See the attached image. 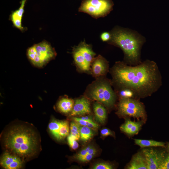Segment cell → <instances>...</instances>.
I'll return each mask as SVG.
<instances>
[{"label":"cell","mask_w":169,"mask_h":169,"mask_svg":"<svg viewBox=\"0 0 169 169\" xmlns=\"http://www.w3.org/2000/svg\"><path fill=\"white\" fill-rule=\"evenodd\" d=\"M111 83L125 95L131 93L137 99L149 96L162 84L161 73L156 63L146 59L136 65L116 62L111 69Z\"/></svg>","instance_id":"cell-1"},{"label":"cell","mask_w":169,"mask_h":169,"mask_svg":"<svg viewBox=\"0 0 169 169\" xmlns=\"http://www.w3.org/2000/svg\"><path fill=\"white\" fill-rule=\"evenodd\" d=\"M3 141L8 151L25 158L36 154L40 144L36 132L32 127L23 124L14 125L9 128L4 135Z\"/></svg>","instance_id":"cell-2"},{"label":"cell","mask_w":169,"mask_h":169,"mask_svg":"<svg viewBox=\"0 0 169 169\" xmlns=\"http://www.w3.org/2000/svg\"><path fill=\"white\" fill-rule=\"evenodd\" d=\"M110 44L120 48L124 54L125 62L130 65L140 63L141 47L145 38L137 32L119 27H115L110 32Z\"/></svg>","instance_id":"cell-3"},{"label":"cell","mask_w":169,"mask_h":169,"mask_svg":"<svg viewBox=\"0 0 169 169\" xmlns=\"http://www.w3.org/2000/svg\"><path fill=\"white\" fill-rule=\"evenodd\" d=\"M112 83L106 80H97L89 87L87 93L92 99L101 103L109 108L112 107L116 95L112 87Z\"/></svg>","instance_id":"cell-4"},{"label":"cell","mask_w":169,"mask_h":169,"mask_svg":"<svg viewBox=\"0 0 169 169\" xmlns=\"http://www.w3.org/2000/svg\"><path fill=\"white\" fill-rule=\"evenodd\" d=\"M56 53L48 43L43 41L29 48L27 51V56L35 66L42 67L54 58Z\"/></svg>","instance_id":"cell-5"},{"label":"cell","mask_w":169,"mask_h":169,"mask_svg":"<svg viewBox=\"0 0 169 169\" xmlns=\"http://www.w3.org/2000/svg\"><path fill=\"white\" fill-rule=\"evenodd\" d=\"M114 5L112 0H83L79 11L97 18L107 16L112 10Z\"/></svg>","instance_id":"cell-6"},{"label":"cell","mask_w":169,"mask_h":169,"mask_svg":"<svg viewBox=\"0 0 169 169\" xmlns=\"http://www.w3.org/2000/svg\"><path fill=\"white\" fill-rule=\"evenodd\" d=\"M118 113L137 119L145 118L146 114L144 105L138 99L130 97H122L118 104Z\"/></svg>","instance_id":"cell-7"},{"label":"cell","mask_w":169,"mask_h":169,"mask_svg":"<svg viewBox=\"0 0 169 169\" xmlns=\"http://www.w3.org/2000/svg\"><path fill=\"white\" fill-rule=\"evenodd\" d=\"M142 152L148 169H158L167 153L165 151H159L152 148L144 149Z\"/></svg>","instance_id":"cell-8"},{"label":"cell","mask_w":169,"mask_h":169,"mask_svg":"<svg viewBox=\"0 0 169 169\" xmlns=\"http://www.w3.org/2000/svg\"><path fill=\"white\" fill-rule=\"evenodd\" d=\"M1 166L6 169H18L22 166L21 159L16 155L5 152L2 156L0 159Z\"/></svg>","instance_id":"cell-9"},{"label":"cell","mask_w":169,"mask_h":169,"mask_svg":"<svg viewBox=\"0 0 169 169\" xmlns=\"http://www.w3.org/2000/svg\"><path fill=\"white\" fill-rule=\"evenodd\" d=\"M90 113L89 101L86 98L82 97L75 100L70 116L82 115Z\"/></svg>","instance_id":"cell-10"},{"label":"cell","mask_w":169,"mask_h":169,"mask_svg":"<svg viewBox=\"0 0 169 169\" xmlns=\"http://www.w3.org/2000/svg\"><path fill=\"white\" fill-rule=\"evenodd\" d=\"M108 64L107 60L102 56L99 55L93 61L92 70L96 77L105 74L108 70Z\"/></svg>","instance_id":"cell-11"},{"label":"cell","mask_w":169,"mask_h":169,"mask_svg":"<svg viewBox=\"0 0 169 169\" xmlns=\"http://www.w3.org/2000/svg\"><path fill=\"white\" fill-rule=\"evenodd\" d=\"M27 0H23L19 8L13 12L11 16V20L14 26L21 31H23L24 29L22 25V19L24 13L25 4Z\"/></svg>","instance_id":"cell-12"},{"label":"cell","mask_w":169,"mask_h":169,"mask_svg":"<svg viewBox=\"0 0 169 169\" xmlns=\"http://www.w3.org/2000/svg\"><path fill=\"white\" fill-rule=\"evenodd\" d=\"M127 168L128 169H148L145 158L141 154L138 153L133 156Z\"/></svg>","instance_id":"cell-13"},{"label":"cell","mask_w":169,"mask_h":169,"mask_svg":"<svg viewBox=\"0 0 169 169\" xmlns=\"http://www.w3.org/2000/svg\"><path fill=\"white\" fill-rule=\"evenodd\" d=\"M88 64L90 66L93 60L95 54L92 50L91 47L85 41L81 42L78 46Z\"/></svg>","instance_id":"cell-14"},{"label":"cell","mask_w":169,"mask_h":169,"mask_svg":"<svg viewBox=\"0 0 169 169\" xmlns=\"http://www.w3.org/2000/svg\"><path fill=\"white\" fill-rule=\"evenodd\" d=\"M73 55L75 63L81 70L84 71L89 70L90 66L86 63L85 58L78 46L74 49Z\"/></svg>","instance_id":"cell-15"},{"label":"cell","mask_w":169,"mask_h":169,"mask_svg":"<svg viewBox=\"0 0 169 169\" xmlns=\"http://www.w3.org/2000/svg\"><path fill=\"white\" fill-rule=\"evenodd\" d=\"M93 109L96 120L101 124L104 123L106 118V111L104 107L96 103L94 104Z\"/></svg>","instance_id":"cell-16"},{"label":"cell","mask_w":169,"mask_h":169,"mask_svg":"<svg viewBox=\"0 0 169 169\" xmlns=\"http://www.w3.org/2000/svg\"><path fill=\"white\" fill-rule=\"evenodd\" d=\"M74 105L73 100L64 98L62 99L59 101L57 107L61 112L67 113L72 110Z\"/></svg>","instance_id":"cell-17"},{"label":"cell","mask_w":169,"mask_h":169,"mask_svg":"<svg viewBox=\"0 0 169 169\" xmlns=\"http://www.w3.org/2000/svg\"><path fill=\"white\" fill-rule=\"evenodd\" d=\"M134 141L136 144L142 148L150 146H165L164 142L152 140L135 139Z\"/></svg>","instance_id":"cell-18"},{"label":"cell","mask_w":169,"mask_h":169,"mask_svg":"<svg viewBox=\"0 0 169 169\" xmlns=\"http://www.w3.org/2000/svg\"><path fill=\"white\" fill-rule=\"evenodd\" d=\"M60 121L54 120L49 124L48 128L52 135L58 140H60L59 131Z\"/></svg>","instance_id":"cell-19"},{"label":"cell","mask_w":169,"mask_h":169,"mask_svg":"<svg viewBox=\"0 0 169 169\" xmlns=\"http://www.w3.org/2000/svg\"><path fill=\"white\" fill-rule=\"evenodd\" d=\"M80 138L84 141H86L90 139L93 135L91 128L85 126L79 125Z\"/></svg>","instance_id":"cell-20"},{"label":"cell","mask_w":169,"mask_h":169,"mask_svg":"<svg viewBox=\"0 0 169 169\" xmlns=\"http://www.w3.org/2000/svg\"><path fill=\"white\" fill-rule=\"evenodd\" d=\"M69 132V127L68 121H60L59 131V135L60 140L67 136Z\"/></svg>","instance_id":"cell-21"},{"label":"cell","mask_w":169,"mask_h":169,"mask_svg":"<svg viewBox=\"0 0 169 169\" xmlns=\"http://www.w3.org/2000/svg\"><path fill=\"white\" fill-rule=\"evenodd\" d=\"M135 123V122L130 120H127L125 123L120 127V129L122 131L127 134Z\"/></svg>","instance_id":"cell-22"},{"label":"cell","mask_w":169,"mask_h":169,"mask_svg":"<svg viewBox=\"0 0 169 169\" xmlns=\"http://www.w3.org/2000/svg\"><path fill=\"white\" fill-rule=\"evenodd\" d=\"M142 125V122L140 121L135 122L134 124L130 130L128 134L131 136L137 134Z\"/></svg>","instance_id":"cell-23"},{"label":"cell","mask_w":169,"mask_h":169,"mask_svg":"<svg viewBox=\"0 0 169 169\" xmlns=\"http://www.w3.org/2000/svg\"><path fill=\"white\" fill-rule=\"evenodd\" d=\"M68 143L70 147L73 150L78 148L79 145L74 137L69 134L67 137Z\"/></svg>","instance_id":"cell-24"},{"label":"cell","mask_w":169,"mask_h":169,"mask_svg":"<svg viewBox=\"0 0 169 169\" xmlns=\"http://www.w3.org/2000/svg\"><path fill=\"white\" fill-rule=\"evenodd\" d=\"M93 169H112V166L107 163H98L95 165L92 168Z\"/></svg>","instance_id":"cell-25"},{"label":"cell","mask_w":169,"mask_h":169,"mask_svg":"<svg viewBox=\"0 0 169 169\" xmlns=\"http://www.w3.org/2000/svg\"><path fill=\"white\" fill-rule=\"evenodd\" d=\"M70 132L75 133L80 136L79 125L76 122H72L70 125Z\"/></svg>","instance_id":"cell-26"},{"label":"cell","mask_w":169,"mask_h":169,"mask_svg":"<svg viewBox=\"0 0 169 169\" xmlns=\"http://www.w3.org/2000/svg\"><path fill=\"white\" fill-rule=\"evenodd\" d=\"M158 169H169V151L167 153Z\"/></svg>","instance_id":"cell-27"},{"label":"cell","mask_w":169,"mask_h":169,"mask_svg":"<svg viewBox=\"0 0 169 169\" xmlns=\"http://www.w3.org/2000/svg\"><path fill=\"white\" fill-rule=\"evenodd\" d=\"M95 155L87 153L86 155L79 157L76 159L82 162H87L91 160Z\"/></svg>","instance_id":"cell-28"},{"label":"cell","mask_w":169,"mask_h":169,"mask_svg":"<svg viewBox=\"0 0 169 169\" xmlns=\"http://www.w3.org/2000/svg\"><path fill=\"white\" fill-rule=\"evenodd\" d=\"M92 146H89L82 149L79 153L76 156V158L84 156L88 153L89 150L92 147Z\"/></svg>","instance_id":"cell-29"},{"label":"cell","mask_w":169,"mask_h":169,"mask_svg":"<svg viewBox=\"0 0 169 169\" xmlns=\"http://www.w3.org/2000/svg\"><path fill=\"white\" fill-rule=\"evenodd\" d=\"M111 34L110 32H104L100 35V38L104 42H108L111 39Z\"/></svg>","instance_id":"cell-30"},{"label":"cell","mask_w":169,"mask_h":169,"mask_svg":"<svg viewBox=\"0 0 169 169\" xmlns=\"http://www.w3.org/2000/svg\"><path fill=\"white\" fill-rule=\"evenodd\" d=\"M73 119L76 123L81 126H85L88 127L90 123L91 122L83 120L80 118L73 117Z\"/></svg>","instance_id":"cell-31"},{"label":"cell","mask_w":169,"mask_h":169,"mask_svg":"<svg viewBox=\"0 0 169 169\" xmlns=\"http://www.w3.org/2000/svg\"><path fill=\"white\" fill-rule=\"evenodd\" d=\"M100 133L101 135L104 136L113 135L112 132L110 130L106 128L101 130Z\"/></svg>","instance_id":"cell-32"},{"label":"cell","mask_w":169,"mask_h":169,"mask_svg":"<svg viewBox=\"0 0 169 169\" xmlns=\"http://www.w3.org/2000/svg\"><path fill=\"white\" fill-rule=\"evenodd\" d=\"M80 118L83 120H84L86 121H88L89 122H93V120H92V119H91V118L88 116H83V117H82Z\"/></svg>","instance_id":"cell-33"},{"label":"cell","mask_w":169,"mask_h":169,"mask_svg":"<svg viewBox=\"0 0 169 169\" xmlns=\"http://www.w3.org/2000/svg\"><path fill=\"white\" fill-rule=\"evenodd\" d=\"M167 146H168V149L169 151V143H168V145H167Z\"/></svg>","instance_id":"cell-34"}]
</instances>
